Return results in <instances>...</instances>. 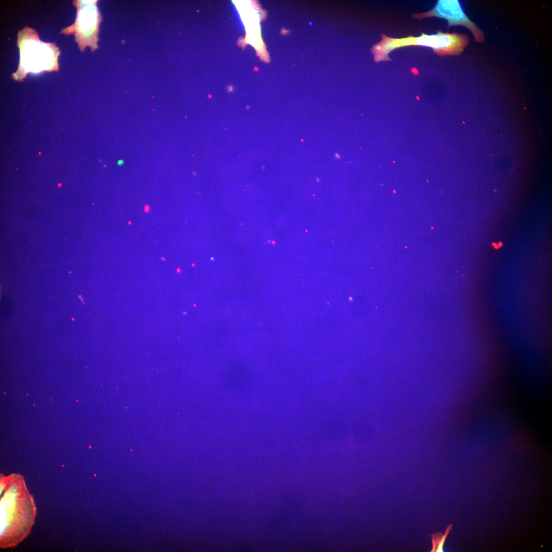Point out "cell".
<instances>
[{
    "mask_svg": "<svg viewBox=\"0 0 552 552\" xmlns=\"http://www.w3.org/2000/svg\"><path fill=\"white\" fill-rule=\"evenodd\" d=\"M452 524L449 525L446 529L444 534L442 533H437L432 535V548L431 552H443V546L447 536L451 530Z\"/></svg>",
    "mask_w": 552,
    "mask_h": 552,
    "instance_id": "cell-6",
    "label": "cell"
},
{
    "mask_svg": "<svg viewBox=\"0 0 552 552\" xmlns=\"http://www.w3.org/2000/svg\"><path fill=\"white\" fill-rule=\"evenodd\" d=\"M493 245L494 246V247L495 248H498L499 247L498 245L497 244H495V243H493Z\"/></svg>",
    "mask_w": 552,
    "mask_h": 552,
    "instance_id": "cell-9",
    "label": "cell"
},
{
    "mask_svg": "<svg viewBox=\"0 0 552 552\" xmlns=\"http://www.w3.org/2000/svg\"><path fill=\"white\" fill-rule=\"evenodd\" d=\"M25 36L19 34L18 45L20 48V61L17 72L14 74L17 80H20L29 72L40 73L42 71L57 70L58 49L52 43L41 42L36 31L33 35H28L26 28L23 30Z\"/></svg>",
    "mask_w": 552,
    "mask_h": 552,
    "instance_id": "cell-3",
    "label": "cell"
},
{
    "mask_svg": "<svg viewBox=\"0 0 552 552\" xmlns=\"http://www.w3.org/2000/svg\"><path fill=\"white\" fill-rule=\"evenodd\" d=\"M469 41V37L466 34L457 32L443 33L440 30H438L436 34L428 35L422 33L418 37L409 36L401 38L389 37L382 33L381 41L373 45L371 52L376 62L392 61L388 56L391 51L409 45L431 48L434 53L439 56H457L464 51Z\"/></svg>",
    "mask_w": 552,
    "mask_h": 552,
    "instance_id": "cell-2",
    "label": "cell"
},
{
    "mask_svg": "<svg viewBox=\"0 0 552 552\" xmlns=\"http://www.w3.org/2000/svg\"><path fill=\"white\" fill-rule=\"evenodd\" d=\"M123 161H122V160L119 161L118 163V165H122L123 164Z\"/></svg>",
    "mask_w": 552,
    "mask_h": 552,
    "instance_id": "cell-8",
    "label": "cell"
},
{
    "mask_svg": "<svg viewBox=\"0 0 552 552\" xmlns=\"http://www.w3.org/2000/svg\"><path fill=\"white\" fill-rule=\"evenodd\" d=\"M8 477L9 486L1 500V543L7 547L19 542L34 522L35 508L21 476Z\"/></svg>",
    "mask_w": 552,
    "mask_h": 552,
    "instance_id": "cell-1",
    "label": "cell"
},
{
    "mask_svg": "<svg viewBox=\"0 0 552 552\" xmlns=\"http://www.w3.org/2000/svg\"><path fill=\"white\" fill-rule=\"evenodd\" d=\"M78 13L75 23L68 30L76 36L77 41L83 51L86 46L94 50L97 48L98 33L101 16L96 6L97 1H77Z\"/></svg>",
    "mask_w": 552,
    "mask_h": 552,
    "instance_id": "cell-4",
    "label": "cell"
},
{
    "mask_svg": "<svg viewBox=\"0 0 552 552\" xmlns=\"http://www.w3.org/2000/svg\"><path fill=\"white\" fill-rule=\"evenodd\" d=\"M433 16L446 19L448 28L457 25L466 27L471 32L476 42L485 41L483 32L464 13L457 0H439L431 10L412 15V17L416 19Z\"/></svg>",
    "mask_w": 552,
    "mask_h": 552,
    "instance_id": "cell-5",
    "label": "cell"
},
{
    "mask_svg": "<svg viewBox=\"0 0 552 552\" xmlns=\"http://www.w3.org/2000/svg\"><path fill=\"white\" fill-rule=\"evenodd\" d=\"M144 210L145 212L148 213L150 211V207L148 205H146L145 206Z\"/></svg>",
    "mask_w": 552,
    "mask_h": 552,
    "instance_id": "cell-7",
    "label": "cell"
}]
</instances>
